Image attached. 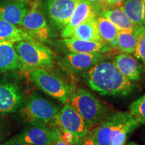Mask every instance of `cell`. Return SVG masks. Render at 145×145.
<instances>
[{
  "label": "cell",
  "instance_id": "1",
  "mask_svg": "<svg viewBox=\"0 0 145 145\" xmlns=\"http://www.w3.org/2000/svg\"><path fill=\"white\" fill-rule=\"evenodd\" d=\"M92 90L102 95H126L132 91L134 85L118 69L114 62L99 61L85 75Z\"/></svg>",
  "mask_w": 145,
  "mask_h": 145
},
{
  "label": "cell",
  "instance_id": "2",
  "mask_svg": "<svg viewBox=\"0 0 145 145\" xmlns=\"http://www.w3.org/2000/svg\"><path fill=\"white\" fill-rule=\"evenodd\" d=\"M139 124L130 112H118L107 116L91 133L99 145H124Z\"/></svg>",
  "mask_w": 145,
  "mask_h": 145
},
{
  "label": "cell",
  "instance_id": "3",
  "mask_svg": "<svg viewBox=\"0 0 145 145\" xmlns=\"http://www.w3.org/2000/svg\"><path fill=\"white\" fill-rule=\"evenodd\" d=\"M20 70L28 72L37 69H49L53 66L54 54L39 41L22 40L14 43Z\"/></svg>",
  "mask_w": 145,
  "mask_h": 145
},
{
  "label": "cell",
  "instance_id": "4",
  "mask_svg": "<svg viewBox=\"0 0 145 145\" xmlns=\"http://www.w3.org/2000/svg\"><path fill=\"white\" fill-rule=\"evenodd\" d=\"M52 124L61 132V140L71 144L77 145L89 132L82 118L69 103L60 109Z\"/></svg>",
  "mask_w": 145,
  "mask_h": 145
},
{
  "label": "cell",
  "instance_id": "5",
  "mask_svg": "<svg viewBox=\"0 0 145 145\" xmlns=\"http://www.w3.org/2000/svg\"><path fill=\"white\" fill-rule=\"evenodd\" d=\"M71 104L82 118L89 130L107 117V110L89 91L79 89L71 98Z\"/></svg>",
  "mask_w": 145,
  "mask_h": 145
},
{
  "label": "cell",
  "instance_id": "6",
  "mask_svg": "<svg viewBox=\"0 0 145 145\" xmlns=\"http://www.w3.org/2000/svg\"><path fill=\"white\" fill-rule=\"evenodd\" d=\"M60 107L37 94H33L21 107L20 115L23 121L32 125L52 124Z\"/></svg>",
  "mask_w": 145,
  "mask_h": 145
},
{
  "label": "cell",
  "instance_id": "7",
  "mask_svg": "<svg viewBox=\"0 0 145 145\" xmlns=\"http://www.w3.org/2000/svg\"><path fill=\"white\" fill-rule=\"evenodd\" d=\"M21 27L28 35L40 42H49L52 38V30L39 0L34 1L28 8Z\"/></svg>",
  "mask_w": 145,
  "mask_h": 145
},
{
  "label": "cell",
  "instance_id": "8",
  "mask_svg": "<svg viewBox=\"0 0 145 145\" xmlns=\"http://www.w3.org/2000/svg\"><path fill=\"white\" fill-rule=\"evenodd\" d=\"M27 73L39 89L63 104L67 103L70 95V88L61 78L44 69H37Z\"/></svg>",
  "mask_w": 145,
  "mask_h": 145
},
{
  "label": "cell",
  "instance_id": "9",
  "mask_svg": "<svg viewBox=\"0 0 145 145\" xmlns=\"http://www.w3.org/2000/svg\"><path fill=\"white\" fill-rule=\"evenodd\" d=\"M79 0H44V10L50 25L62 30L67 26Z\"/></svg>",
  "mask_w": 145,
  "mask_h": 145
},
{
  "label": "cell",
  "instance_id": "10",
  "mask_svg": "<svg viewBox=\"0 0 145 145\" xmlns=\"http://www.w3.org/2000/svg\"><path fill=\"white\" fill-rule=\"evenodd\" d=\"M16 137L31 145H50L54 141L61 139V132L56 127L32 125Z\"/></svg>",
  "mask_w": 145,
  "mask_h": 145
},
{
  "label": "cell",
  "instance_id": "11",
  "mask_svg": "<svg viewBox=\"0 0 145 145\" xmlns=\"http://www.w3.org/2000/svg\"><path fill=\"white\" fill-rule=\"evenodd\" d=\"M22 94L16 83L0 81V113L16 112L21 106Z\"/></svg>",
  "mask_w": 145,
  "mask_h": 145
},
{
  "label": "cell",
  "instance_id": "12",
  "mask_svg": "<svg viewBox=\"0 0 145 145\" xmlns=\"http://www.w3.org/2000/svg\"><path fill=\"white\" fill-rule=\"evenodd\" d=\"M103 53H77L69 52L64 58L66 67L74 72L87 71L99 61L104 60Z\"/></svg>",
  "mask_w": 145,
  "mask_h": 145
},
{
  "label": "cell",
  "instance_id": "13",
  "mask_svg": "<svg viewBox=\"0 0 145 145\" xmlns=\"http://www.w3.org/2000/svg\"><path fill=\"white\" fill-rule=\"evenodd\" d=\"M28 4L18 0H0V19L16 26H21L28 11Z\"/></svg>",
  "mask_w": 145,
  "mask_h": 145
},
{
  "label": "cell",
  "instance_id": "14",
  "mask_svg": "<svg viewBox=\"0 0 145 145\" xmlns=\"http://www.w3.org/2000/svg\"><path fill=\"white\" fill-rule=\"evenodd\" d=\"M93 16H97V14L93 5L86 0L79 1L67 26L61 30L62 37L63 39L71 37L75 29L80 24Z\"/></svg>",
  "mask_w": 145,
  "mask_h": 145
},
{
  "label": "cell",
  "instance_id": "15",
  "mask_svg": "<svg viewBox=\"0 0 145 145\" xmlns=\"http://www.w3.org/2000/svg\"><path fill=\"white\" fill-rule=\"evenodd\" d=\"M63 43L69 52L77 53H106L111 50L108 44L101 42L89 41L69 37L64 39Z\"/></svg>",
  "mask_w": 145,
  "mask_h": 145
},
{
  "label": "cell",
  "instance_id": "16",
  "mask_svg": "<svg viewBox=\"0 0 145 145\" xmlns=\"http://www.w3.org/2000/svg\"><path fill=\"white\" fill-rule=\"evenodd\" d=\"M20 69L17 52L12 41L0 40V72Z\"/></svg>",
  "mask_w": 145,
  "mask_h": 145
},
{
  "label": "cell",
  "instance_id": "17",
  "mask_svg": "<svg viewBox=\"0 0 145 145\" xmlns=\"http://www.w3.org/2000/svg\"><path fill=\"white\" fill-rule=\"evenodd\" d=\"M116 67L121 73L130 81H137L140 77L142 67L138 61L132 56L123 53L114 58Z\"/></svg>",
  "mask_w": 145,
  "mask_h": 145
},
{
  "label": "cell",
  "instance_id": "18",
  "mask_svg": "<svg viewBox=\"0 0 145 145\" xmlns=\"http://www.w3.org/2000/svg\"><path fill=\"white\" fill-rule=\"evenodd\" d=\"M97 16H91L80 24L75 29L71 37L73 39L84 40L104 42L99 33Z\"/></svg>",
  "mask_w": 145,
  "mask_h": 145
},
{
  "label": "cell",
  "instance_id": "19",
  "mask_svg": "<svg viewBox=\"0 0 145 145\" xmlns=\"http://www.w3.org/2000/svg\"><path fill=\"white\" fill-rule=\"evenodd\" d=\"M99 15L107 18L119 30H132L138 27L128 18L122 7L106 9Z\"/></svg>",
  "mask_w": 145,
  "mask_h": 145
},
{
  "label": "cell",
  "instance_id": "20",
  "mask_svg": "<svg viewBox=\"0 0 145 145\" xmlns=\"http://www.w3.org/2000/svg\"><path fill=\"white\" fill-rule=\"evenodd\" d=\"M122 8L136 26L145 24V0H126Z\"/></svg>",
  "mask_w": 145,
  "mask_h": 145
},
{
  "label": "cell",
  "instance_id": "21",
  "mask_svg": "<svg viewBox=\"0 0 145 145\" xmlns=\"http://www.w3.org/2000/svg\"><path fill=\"white\" fill-rule=\"evenodd\" d=\"M0 40L12 41L14 43L22 40L37 41L23 29L1 19H0Z\"/></svg>",
  "mask_w": 145,
  "mask_h": 145
},
{
  "label": "cell",
  "instance_id": "22",
  "mask_svg": "<svg viewBox=\"0 0 145 145\" xmlns=\"http://www.w3.org/2000/svg\"><path fill=\"white\" fill-rule=\"evenodd\" d=\"M99 35L103 41L110 47H116V39L119 30L110 20L99 15L97 17Z\"/></svg>",
  "mask_w": 145,
  "mask_h": 145
},
{
  "label": "cell",
  "instance_id": "23",
  "mask_svg": "<svg viewBox=\"0 0 145 145\" xmlns=\"http://www.w3.org/2000/svg\"><path fill=\"white\" fill-rule=\"evenodd\" d=\"M138 28L132 30H119L116 39V47L124 53L135 52L138 36Z\"/></svg>",
  "mask_w": 145,
  "mask_h": 145
},
{
  "label": "cell",
  "instance_id": "24",
  "mask_svg": "<svg viewBox=\"0 0 145 145\" xmlns=\"http://www.w3.org/2000/svg\"><path fill=\"white\" fill-rule=\"evenodd\" d=\"M129 110L130 113L137 122L145 125V94L133 101Z\"/></svg>",
  "mask_w": 145,
  "mask_h": 145
},
{
  "label": "cell",
  "instance_id": "25",
  "mask_svg": "<svg viewBox=\"0 0 145 145\" xmlns=\"http://www.w3.org/2000/svg\"><path fill=\"white\" fill-rule=\"evenodd\" d=\"M134 53L145 65V25L139 26L137 44Z\"/></svg>",
  "mask_w": 145,
  "mask_h": 145
},
{
  "label": "cell",
  "instance_id": "26",
  "mask_svg": "<svg viewBox=\"0 0 145 145\" xmlns=\"http://www.w3.org/2000/svg\"><path fill=\"white\" fill-rule=\"evenodd\" d=\"M86 1H89L91 4L93 5L97 14L99 13V12L101 13L103 10L106 9L105 8L106 5L105 4L104 0H86Z\"/></svg>",
  "mask_w": 145,
  "mask_h": 145
},
{
  "label": "cell",
  "instance_id": "27",
  "mask_svg": "<svg viewBox=\"0 0 145 145\" xmlns=\"http://www.w3.org/2000/svg\"><path fill=\"white\" fill-rule=\"evenodd\" d=\"M77 145H99L98 143L96 142L91 132H88V134L83 138L82 140L80 141Z\"/></svg>",
  "mask_w": 145,
  "mask_h": 145
},
{
  "label": "cell",
  "instance_id": "28",
  "mask_svg": "<svg viewBox=\"0 0 145 145\" xmlns=\"http://www.w3.org/2000/svg\"><path fill=\"white\" fill-rule=\"evenodd\" d=\"M106 6L111 8H120L122 7L126 0H104Z\"/></svg>",
  "mask_w": 145,
  "mask_h": 145
},
{
  "label": "cell",
  "instance_id": "29",
  "mask_svg": "<svg viewBox=\"0 0 145 145\" xmlns=\"http://www.w3.org/2000/svg\"><path fill=\"white\" fill-rule=\"evenodd\" d=\"M0 145H31V144L20 140V139L16 136V137L12 138H10V140L5 141V142L2 143V144H1Z\"/></svg>",
  "mask_w": 145,
  "mask_h": 145
},
{
  "label": "cell",
  "instance_id": "30",
  "mask_svg": "<svg viewBox=\"0 0 145 145\" xmlns=\"http://www.w3.org/2000/svg\"><path fill=\"white\" fill-rule=\"evenodd\" d=\"M50 145H73V144H69V143H67L66 142H65V141L61 140V139H59V140L54 141V142L51 143Z\"/></svg>",
  "mask_w": 145,
  "mask_h": 145
},
{
  "label": "cell",
  "instance_id": "31",
  "mask_svg": "<svg viewBox=\"0 0 145 145\" xmlns=\"http://www.w3.org/2000/svg\"><path fill=\"white\" fill-rule=\"evenodd\" d=\"M3 139V135H2V132H1V128H0V140H1Z\"/></svg>",
  "mask_w": 145,
  "mask_h": 145
},
{
  "label": "cell",
  "instance_id": "32",
  "mask_svg": "<svg viewBox=\"0 0 145 145\" xmlns=\"http://www.w3.org/2000/svg\"><path fill=\"white\" fill-rule=\"evenodd\" d=\"M126 145H138V144L137 143L135 142H131L128 143V144H126Z\"/></svg>",
  "mask_w": 145,
  "mask_h": 145
},
{
  "label": "cell",
  "instance_id": "33",
  "mask_svg": "<svg viewBox=\"0 0 145 145\" xmlns=\"http://www.w3.org/2000/svg\"><path fill=\"white\" fill-rule=\"evenodd\" d=\"M18 1H24V2L28 3V1H30V0H18Z\"/></svg>",
  "mask_w": 145,
  "mask_h": 145
},
{
  "label": "cell",
  "instance_id": "34",
  "mask_svg": "<svg viewBox=\"0 0 145 145\" xmlns=\"http://www.w3.org/2000/svg\"><path fill=\"white\" fill-rule=\"evenodd\" d=\"M143 72H144V78H145V69H144V70H143Z\"/></svg>",
  "mask_w": 145,
  "mask_h": 145
},
{
  "label": "cell",
  "instance_id": "35",
  "mask_svg": "<svg viewBox=\"0 0 145 145\" xmlns=\"http://www.w3.org/2000/svg\"><path fill=\"white\" fill-rule=\"evenodd\" d=\"M79 1H83V0H79Z\"/></svg>",
  "mask_w": 145,
  "mask_h": 145
}]
</instances>
